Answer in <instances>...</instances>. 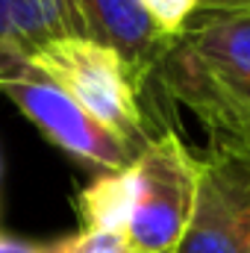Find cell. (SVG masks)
<instances>
[{
    "instance_id": "1",
    "label": "cell",
    "mask_w": 250,
    "mask_h": 253,
    "mask_svg": "<svg viewBox=\"0 0 250 253\" xmlns=\"http://www.w3.org/2000/svg\"><path fill=\"white\" fill-rule=\"evenodd\" d=\"M153 80L206 129L209 159L250 165V15L191 24Z\"/></svg>"
},
{
    "instance_id": "2",
    "label": "cell",
    "mask_w": 250,
    "mask_h": 253,
    "mask_svg": "<svg viewBox=\"0 0 250 253\" xmlns=\"http://www.w3.org/2000/svg\"><path fill=\"white\" fill-rule=\"evenodd\" d=\"M27 68L65 91L129 150L141 153L156 138L144 115L141 85L112 47L88 36H59L42 44Z\"/></svg>"
},
{
    "instance_id": "3",
    "label": "cell",
    "mask_w": 250,
    "mask_h": 253,
    "mask_svg": "<svg viewBox=\"0 0 250 253\" xmlns=\"http://www.w3.org/2000/svg\"><path fill=\"white\" fill-rule=\"evenodd\" d=\"M200 165L174 129L147 141L129 165L132 209L124 242L132 253H174L194 212Z\"/></svg>"
},
{
    "instance_id": "4",
    "label": "cell",
    "mask_w": 250,
    "mask_h": 253,
    "mask_svg": "<svg viewBox=\"0 0 250 253\" xmlns=\"http://www.w3.org/2000/svg\"><path fill=\"white\" fill-rule=\"evenodd\" d=\"M0 91L18 106V112H24L39 126V132L50 144L100 174H121L138 159L135 150H129L91 115H85L65 91L33 74L30 68L15 77H3Z\"/></svg>"
},
{
    "instance_id": "5",
    "label": "cell",
    "mask_w": 250,
    "mask_h": 253,
    "mask_svg": "<svg viewBox=\"0 0 250 253\" xmlns=\"http://www.w3.org/2000/svg\"><path fill=\"white\" fill-rule=\"evenodd\" d=\"M191 221L174 253H248L250 197L245 174L224 159H200Z\"/></svg>"
},
{
    "instance_id": "6",
    "label": "cell",
    "mask_w": 250,
    "mask_h": 253,
    "mask_svg": "<svg viewBox=\"0 0 250 253\" xmlns=\"http://www.w3.org/2000/svg\"><path fill=\"white\" fill-rule=\"evenodd\" d=\"M83 36L112 47L144 88L174 47L150 21L141 0H74Z\"/></svg>"
},
{
    "instance_id": "7",
    "label": "cell",
    "mask_w": 250,
    "mask_h": 253,
    "mask_svg": "<svg viewBox=\"0 0 250 253\" xmlns=\"http://www.w3.org/2000/svg\"><path fill=\"white\" fill-rule=\"evenodd\" d=\"M59 36H83L74 0H0V80L27 71L30 56Z\"/></svg>"
},
{
    "instance_id": "8",
    "label": "cell",
    "mask_w": 250,
    "mask_h": 253,
    "mask_svg": "<svg viewBox=\"0 0 250 253\" xmlns=\"http://www.w3.org/2000/svg\"><path fill=\"white\" fill-rule=\"evenodd\" d=\"M132 209V174L129 168L121 174H100L94 177L77 197V212L83 230L115 233L124 239Z\"/></svg>"
},
{
    "instance_id": "9",
    "label": "cell",
    "mask_w": 250,
    "mask_h": 253,
    "mask_svg": "<svg viewBox=\"0 0 250 253\" xmlns=\"http://www.w3.org/2000/svg\"><path fill=\"white\" fill-rule=\"evenodd\" d=\"M206 0H141V6L147 9L150 21L156 24V30L171 42H183V36L188 33L191 18L200 12Z\"/></svg>"
},
{
    "instance_id": "10",
    "label": "cell",
    "mask_w": 250,
    "mask_h": 253,
    "mask_svg": "<svg viewBox=\"0 0 250 253\" xmlns=\"http://www.w3.org/2000/svg\"><path fill=\"white\" fill-rule=\"evenodd\" d=\"M42 253H132L126 242L115 233L80 230L74 236H62L56 242H44Z\"/></svg>"
},
{
    "instance_id": "11",
    "label": "cell",
    "mask_w": 250,
    "mask_h": 253,
    "mask_svg": "<svg viewBox=\"0 0 250 253\" xmlns=\"http://www.w3.org/2000/svg\"><path fill=\"white\" fill-rule=\"evenodd\" d=\"M250 0H206L203 6H200V12L191 18V24H197V21H206V18H221V15H233L236 9H242V6H248ZM188 24V27H191Z\"/></svg>"
},
{
    "instance_id": "12",
    "label": "cell",
    "mask_w": 250,
    "mask_h": 253,
    "mask_svg": "<svg viewBox=\"0 0 250 253\" xmlns=\"http://www.w3.org/2000/svg\"><path fill=\"white\" fill-rule=\"evenodd\" d=\"M0 253H42V245L0 233Z\"/></svg>"
},
{
    "instance_id": "13",
    "label": "cell",
    "mask_w": 250,
    "mask_h": 253,
    "mask_svg": "<svg viewBox=\"0 0 250 253\" xmlns=\"http://www.w3.org/2000/svg\"><path fill=\"white\" fill-rule=\"evenodd\" d=\"M224 162H230V159H224ZM242 174H245V180H248V197H250V165H242V162H233ZM248 253H250V242H248Z\"/></svg>"
},
{
    "instance_id": "14",
    "label": "cell",
    "mask_w": 250,
    "mask_h": 253,
    "mask_svg": "<svg viewBox=\"0 0 250 253\" xmlns=\"http://www.w3.org/2000/svg\"><path fill=\"white\" fill-rule=\"evenodd\" d=\"M233 15H250V3H248V6H242V9H236Z\"/></svg>"
}]
</instances>
